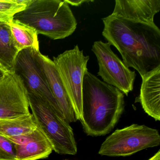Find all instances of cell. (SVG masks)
Listing matches in <instances>:
<instances>
[{"label": "cell", "mask_w": 160, "mask_h": 160, "mask_svg": "<svg viewBox=\"0 0 160 160\" xmlns=\"http://www.w3.org/2000/svg\"><path fill=\"white\" fill-rule=\"evenodd\" d=\"M102 34L115 47L128 68L143 77L160 66V30L155 24L126 20L111 14L102 18Z\"/></svg>", "instance_id": "1"}, {"label": "cell", "mask_w": 160, "mask_h": 160, "mask_svg": "<svg viewBox=\"0 0 160 160\" xmlns=\"http://www.w3.org/2000/svg\"><path fill=\"white\" fill-rule=\"evenodd\" d=\"M124 108V94L90 72L84 74L81 124L86 134L105 135L113 130Z\"/></svg>", "instance_id": "2"}, {"label": "cell", "mask_w": 160, "mask_h": 160, "mask_svg": "<svg viewBox=\"0 0 160 160\" xmlns=\"http://www.w3.org/2000/svg\"><path fill=\"white\" fill-rule=\"evenodd\" d=\"M13 19L54 40L69 37L78 25L64 0H30L25 10L16 14Z\"/></svg>", "instance_id": "3"}, {"label": "cell", "mask_w": 160, "mask_h": 160, "mask_svg": "<svg viewBox=\"0 0 160 160\" xmlns=\"http://www.w3.org/2000/svg\"><path fill=\"white\" fill-rule=\"evenodd\" d=\"M30 108L37 127L60 154L75 155L78 148L72 128L62 114L40 97L28 93Z\"/></svg>", "instance_id": "4"}, {"label": "cell", "mask_w": 160, "mask_h": 160, "mask_svg": "<svg viewBox=\"0 0 160 160\" xmlns=\"http://www.w3.org/2000/svg\"><path fill=\"white\" fill-rule=\"evenodd\" d=\"M160 144L158 130L145 125L133 124L116 130L100 147L99 154L108 156H128Z\"/></svg>", "instance_id": "5"}, {"label": "cell", "mask_w": 160, "mask_h": 160, "mask_svg": "<svg viewBox=\"0 0 160 160\" xmlns=\"http://www.w3.org/2000/svg\"><path fill=\"white\" fill-rule=\"evenodd\" d=\"M89 57L76 45L53 58V62L62 85L74 109L77 120H81L82 113V89L84 74Z\"/></svg>", "instance_id": "6"}, {"label": "cell", "mask_w": 160, "mask_h": 160, "mask_svg": "<svg viewBox=\"0 0 160 160\" xmlns=\"http://www.w3.org/2000/svg\"><path fill=\"white\" fill-rule=\"evenodd\" d=\"M111 46L108 42L101 41L93 43L92 50L97 59L99 67L98 75L105 83L128 95L133 90L136 74L114 53Z\"/></svg>", "instance_id": "7"}, {"label": "cell", "mask_w": 160, "mask_h": 160, "mask_svg": "<svg viewBox=\"0 0 160 160\" xmlns=\"http://www.w3.org/2000/svg\"><path fill=\"white\" fill-rule=\"evenodd\" d=\"M37 51L39 50L31 48L21 50L17 56L12 71L22 79L27 93L37 95L62 113L37 60Z\"/></svg>", "instance_id": "8"}, {"label": "cell", "mask_w": 160, "mask_h": 160, "mask_svg": "<svg viewBox=\"0 0 160 160\" xmlns=\"http://www.w3.org/2000/svg\"><path fill=\"white\" fill-rule=\"evenodd\" d=\"M29 107L22 79L13 71L5 72L0 81V120L29 115Z\"/></svg>", "instance_id": "9"}, {"label": "cell", "mask_w": 160, "mask_h": 160, "mask_svg": "<svg viewBox=\"0 0 160 160\" xmlns=\"http://www.w3.org/2000/svg\"><path fill=\"white\" fill-rule=\"evenodd\" d=\"M36 58L63 118L69 123L76 122L77 119L74 109L53 61L48 56L42 54L40 50L36 52Z\"/></svg>", "instance_id": "10"}, {"label": "cell", "mask_w": 160, "mask_h": 160, "mask_svg": "<svg viewBox=\"0 0 160 160\" xmlns=\"http://www.w3.org/2000/svg\"><path fill=\"white\" fill-rule=\"evenodd\" d=\"M160 11V0H116L111 14L126 20L154 25Z\"/></svg>", "instance_id": "11"}, {"label": "cell", "mask_w": 160, "mask_h": 160, "mask_svg": "<svg viewBox=\"0 0 160 160\" xmlns=\"http://www.w3.org/2000/svg\"><path fill=\"white\" fill-rule=\"evenodd\" d=\"M140 94L135 102H140L145 112L155 121L160 120V66L142 77Z\"/></svg>", "instance_id": "12"}, {"label": "cell", "mask_w": 160, "mask_h": 160, "mask_svg": "<svg viewBox=\"0 0 160 160\" xmlns=\"http://www.w3.org/2000/svg\"><path fill=\"white\" fill-rule=\"evenodd\" d=\"M16 149L18 160L46 159L53 151L52 145L38 127L32 138L24 145H16Z\"/></svg>", "instance_id": "13"}, {"label": "cell", "mask_w": 160, "mask_h": 160, "mask_svg": "<svg viewBox=\"0 0 160 160\" xmlns=\"http://www.w3.org/2000/svg\"><path fill=\"white\" fill-rule=\"evenodd\" d=\"M18 49L8 23L0 22V69L5 72L12 71Z\"/></svg>", "instance_id": "14"}, {"label": "cell", "mask_w": 160, "mask_h": 160, "mask_svg": "<svg viewBox=\"0 0 160 160\" xmlns=\"http://www.w3.org/2000/svg\"><path fill=\"white\" fill-rule=\"evenodd\" d=\"M37 128L32 114L7 119L0 120V135L7 138L32 132Z\"/></svg>", "instance_id": "15"}, {"label": "cell", "mask_w": 160, "mask_h": 160, "mask_svg": "<svg viewBox=\"0 0 160 160\" xmlns=\"http://www.w3.org/2000/svg\"><path fill=\"white\" fill-rule=\"evenodd\" d=\"M7 23L19 51L28 48L40 50L38 34L34 29L14 19Z\"/></svg>", "instance_id": "16"}, {"label": "cell", "mask_w": 160, "mask_h": 160, "mask_svg": "<svg viewBox=\"0 0 160 160\" xmlns=\"http://www.w3.org/2000/svg\"><path fill=\"white\" fill-rule=\"evenodd\" d=\"M30 0H0V22L9 23L25 10Z\"/></svg>", "instance_id": "17"}, {"label": "cell", "mask_w": 160, "mask_h": 160, "mask_svg": "<svg viewBox=\"0 0 160 160\" xmlns=\"http://www.w3.org/2000/svg\"><path fill=\"white\" fill-rule=\"evenodd\" d=\"M0 160H18L16 145L9 138L0 135Z\"/></svg>", "instance_id": "18"}, {"label": "cell", "mask_w": 160, "mask_h": 160, "mask_svg": "<svg viewBox=\"0 0 160 160\" xmlns=\"http://www.w3.org/2000/svg\"><path fill=\"white\" fill-rule=\"evenodd\" d=\"M33 132L34 131L28 134L23 135L14 137L8 138H9L15 145H24L32 138L33 135Z\"/></svg>", "instance_id": "19"}, {"label": "cell", "mask_w": 160, "mask_h": 160, "mask_svg": "<svg viewBox=\"0 0 160 160\" xmlns=\"http://www.w3.org/2000/svg\"><path fill=\"white\" fill-rule=\"evenodd\" d=\"M69 5L74 6H79L84 3L92 2L93 1L91 0H64Z\"/></svg>", "instance_id": "20"}, {"label": "cell", "mask_w": 160, "mask_h": 160, "mask_svg": "<svg viewBox=\"0 0 160 160\" xmlns=\"http://www.w3.org/2000/svg\"><path fill=\"white\" fill-rule=\"evenodd\" d=\"M148 160H160V150L158 151L153 156Z\"/></svg>", "instance_id": "21"}, {"label": "cell", "mask_w": 160, "mask_h": 160, "mask_svg": "<svg viewBox=\"0 0 160 160\" xmlns=\"http://www.w3.org/2000/svg\"><path fill=\"white\" fill-rule=\"evenodd\" d=\"M4 74H5V72H4L3 70L0 69V81H1V80L2 79L3 76H4Z\"/></svg>", "instance_id": "22"}, {"label": "cell", "mask_w": 160, "mask_h": 160, "mask_svg": "<svg viewBox=\"0 0 160 160\" xmlns=\"http://www.w3.org/2000/svg\"><path fill=\"white\" fill-rule=\"evenodd\" d=\"M68 160V159H65V160Z\"/></svg>", "instance_id": "23"}]
</instances>
